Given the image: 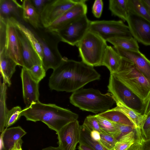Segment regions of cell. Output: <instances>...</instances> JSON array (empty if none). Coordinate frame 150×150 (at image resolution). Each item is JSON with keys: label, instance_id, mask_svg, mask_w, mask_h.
<instances>
[{"label": "cell", "instance_id": "6da1fadb", "mask_svg": "<svg viewBox=\"0 0 150 150\" xmlns=\"http://www.w3.org/2000/svg\"><path fill=\"white\" fill-rule=\"evenodd\" d=\"M100 77L93 67L82 61L63 57L50 76L49 86L51 90L73 93L89 83L99 79Z\"/></svg>", "mask_w": 150, "mask_h": 150}, {"label": "cell", "instance_id": "3957f363", "mask_svg": "<svg viewBox=\"0 0 150 150\" xmlns=\"http://www.w3.org/2000/svg\"><path fill=\"white\" fill-rule=\"evenodd\" d=\"M70 103L82 110L97 113L109 109L115 103L111 93L104 94L92 88H80L72 93Z\"/></svg>", "mask_w": 150, "mask_h": 150}, {"label": "cell", "instance_id": "5bb4252c", "mask_svg": "<svg viewBox=\"0 0 150 150\" xmlns=\"http://www.w3.org/2000/svg\"><path fill=\"white\" fill-rule=\"evenodd\" d=\"M87 0L80 1L68 10L46 28L48 30L56 32L79 18L86 15L87 7Z\"/></svg>", "mask_w": 150, "mask_h": 150}, {"label": "cell", "instance_id": "e0dca14e", "mask_svg": "<svg viewBox=\"0 0 150 150\" xmlns=\"http://www.w3.org/2000/svg\"><path fill=\"white\" fill-rule=\"evenodd\" d=\"M18 31L21 45L23 67L29 69L35 65L42 64L39 56L31 44L22 34Z\"/></svg>", "mask_w": 150, "mask_h": 150}, {"label": "cell", "instance_id": "44dd1931", "mask_svg": "<svg viewBox=\"0 0 150 150\" xmlns=\"http://www.w3.org/2000/svg\"><path fill=\"white\" fill-rule=\"evenodd\" d=\"M11 23L26 38L39 56L42 62L43 57L42 49L40 43L30 28L13 18L8 19Z\"/></svg>", "mask_w": 150, "mask_h": 150}, {"label": "cell", "instance_id": "9c48e42d", "mask_svg": "<svg viewBox=\"0 0 150 150\" xmlns=\"http://www.w3.org/2000/svg\"><path fill=\"white\" fill-rule=\"evenodd\" d=\"M91 21L86 15L56 32L61 41L76 46L89 30Z\"/></svg>", "mask_w": 150, "mask_h": 150}, {"label": "cell", "instance_id": "f1b7e54d", "mask_svg": "<svg viewBox=\"0 0 150 150\" xmlns=\"http://www.w3.org/2000/svg\"><path fill=\"white\" fill-rule=\"evenodd\" d=\"M6 84L3 81L0 82V131L2 132L4 129L5 123L6 115L9 111L6 104L7 91Z\"/></svg>", "mask_w": 150, "mask_h": 150}, {"label": "cell", "instance_id": "277c9868", "mask_svg": "<svg viewBox=\"0 0 150 150\" xmlns=\"http://www.w3.org/2000/svg\"><path fill=\"white\" fill-rule=\"evenodd\" d=\"M112 74L137 96L144 104L150 91V81L132 62L122 57L119 69Z\"/></svg>", "mask_w": 150, "mask_h": 150}, {"label": "cell", "instance_id": "83f0119b", "mask_svg": "<svg viewBox=\"0 0 150 150\" xmlns=\"http://www.w3.org/2000/svg\"><path fill=\"white\" fill-rule=\"evenodd\" d=\"M91 131L82 125L80 126V138L79 143L88 145L95 150H108L100 142L91 138Z\"/></svg>", "mask_w": 150, "mask_h": 150}, {"label": "cell", "instance_id": "e575fe53", "mask_svg": "<svg viewBox=\"0 0 150 150\" xmlns=\"http://www.w3.org/2000/svg\"><path fill=\"white\" fill-rule=\"evenodd\" d=\"M100 142L108 150H113L117 142L115 137L111 134L105 132L100 133Z\"/></svg>", "mask_w": 150, "mask_h": 150}, {"label": "cell", "instance_id": "d4e9b609", "mask_svg": "<svg viewBox=\"0 0 150 150\" xmlns=\"http://www.w3.org/2000/svg\"><path fill=\"white\" fill-rule=\"evenodd\" d=\"M109 9L112 15L126 21L129 11L128 0H110Z\"/></svg>", "mask_w": 150, "mask_h": 150}, {"label": "cell", "instance_id": "7bdbcfd3", "mask_svg": "<svg viewBox=\"0 0 150 150\" xmlns=\"http://www.w3.org/2000/svg\"><path fill=\"white\" fill-rule=\"evenodd\" d=\"M143 129L145 130L150 129V113L147 115V117L144 124Z\"/></svg>", "mask_w": 150, "mask_h": 150}, {"label": "cell", "instance_id": "52a82bcc", "mask_svg": "<svg viewBox=\"0 0 150 150\" xmlns=\"http://www.w3.org/2000/svg\"><path fill=\"white\" fill-rule=\"evenodd\" d=\"M108 88V91L114 98L143 114L144 104L143 101L112 74H110Z\"/></svg>", "mask_w": 150, "mask_h": 150}, {"label": "cell", "instance_id": "4dcf8cb0", "mask_svg": "<svg viewBox=\"0 0 150 150\" xmlns=\"http://www.w3.org/2000/svg\"><path fill=\"white\" fill-rule=\"evenodd\" d=\"M134 133L132 131L121 137L113 150H127L135 142Z\"/></svg>", "mask_w": 150, "mask_h": 150}, {"label": "cell", "instance_id": "74e56055", "mask_svg": "<svg viewBox=\"0 0 150 150\" xmlns=\"http://www.w3.org/2000/svg\"><path fill=\"white\" fill-rule=\"evenodd\" d=\"M103 6V2L102 0L94 1L92 7V12L96 18H100L101 15Z\"/></svg>", "mask_w": 150, "mask_h": 150}, {"label": "cell", "instance_id": "8992f818", "mask_svg": "<svg viewBox=\"0 0 150 150\" xmlns=\"http://www.w3.org/2000/svg\"><path fill=\"white\" fill-rule=\"evenodd\" d=\"M107 41L96 33L88 30L77 45L82 61L93 67L101 66Z\"/></svg>", "mask_w": 150, "mask_h": 150}, {"label": "cell", "instance_id": "ac0fdd59", "mask_svg": "<svg viewBox=\"0 0 150 150\" xmlns=\"http://www.w3.org/2000/svg\"><path fill=\"white\" fill-rule=\"evenodd\" d=\"M17 65V63L8 54L5 48L0 50L1 76L9 87L11 84V79Z\"/></svg>", "mask_w": 150, "mask_h": 150}, {"label": "cell", "instance_id": "ee69618b", "mask_svg": "<svg viewBox=\"0 0 150 150\" xmlns=\"http://www.w3.org/2000/svg\"><path fill=\"white\" fill-rule=\"evenodd\" d=\"M78 149L79 150H95L91 146L81 143H79Z\"/></svg>", "mask_w": 150, "mask_h": 150}, {"label": "cell", "instance_id": "603a6c76", "mask_svg": "<svg viewBox=\"0 0 150 150\" xmlns=\"http://www.w3.org/2000/svg\"><path fill=\"white\" fill-rule=\"evenodd\" d=\"M114 99L117 106L113 109L123 112L133 124L135 129L138 130L143 129L147 115L138 112L117 100L115 98Z\"/></svg>", "mask_w": 150, "mask_h": 150}, {"label": "cell", "instance_id": "836d02e7", "mask_svg": "<svg viewBox=\"0 0 150 150\" xmlns=\"http://www.w3.org/2000/svg\"><path fill=\"white\" fill-rule=\"evenodd\" d=\"M28 70L32 77L39 83L45 76L46 71L42 64L35 65Z\"/></svg>", "mask_w": 150, "mask_h": 150}, {"label": "cell", "instance_id": "f546056e", "mask_svg": "<svg viewBox=\"0 0 150 150\" xmlns=\"http://www.w3.org/2000/svg\"><path fill=\"white\" fill-rule=\"evenodd\" d=\"M129 10L150 22V15L142 0H128Z\"/></svg>", "mask_w": 150, "mask_h": 150}, {"label": "cell", "instance_id": "cb8c5ba5", "mask_svg": "<svg viewBox=\"0 0 150 150\" xmlns=\"http://www.w3.org/2000/svg\"><path fill=\"white\" fill-rule=\"evenodd\" d=\"M122 57L114 47L108 45L103 57L101 66L107 67L110 74L116 73L119 69Z\"/></svg>", "mask_w": 150, "mask_h": 150}, {"label": "cell", "instance_id": "60d3db41", "mask_svg": "<svg viewBox=\"0 0 150 150\" xmlns=\"http://www.w3.org/2000/svg\"><path fill=\"white\" fill-rule=\"evenodd\" d=\"M142 141L137 140L127 150H142Z\"/></svg>", "mask_w": 150, "mask_h": 150}, {"label": "cell", "instance_id": "2e32d148", "mask_svg": "<svg viewBox=\"0 0 150 150\" xmlns=\"http://www.w3.org/2000/svg\"><path fill=\"white\" fill-rule=\"evenodd\" d=\"M122 57L132 62L137 68L150 81V60L139 50H129L114 47Z\"/></svg>", "mask_w": 150, "mask_h": 150}, {"label": "cell", "instance_id": "ba28073f", "mask_svg": "<svg viewBox=\"0 0 150 150\" xmlns=\"http://www.w3.org/2000/svg\"><path fill=\"white\" fill-rule=\"evenodd\" d=\"M89 30L93 32L106 40L119 37H132L128 26L121 20L91 21Z\"/></svg>", "mask_w": 150, "mask_h": 150}, {"label": "cell", "instance_id": "d6a6232c", "mask_svg": "<svg viewBox=\"0 0 150 150\" xmlns=\"http://www.w3.org/2000/svg\"><path fill=\"white\" fill-rule=\"evenodd\" d=\"M22 110L19 106H16L9 110L5 118V127L7 128L17 121L22 116Z\"/></svg>", "mask_w": 150, "mask_h": 150}, {"label": "cell", "instance_id": "484cf974", "mask_svg": "<svg viewBox=\"0 0 150 150\" xmlns=\"http://www.w3.org/2000/svg\"><path fill=\"white\" fill-rule=\"evenodd\" d=\"M113 47H118L129 50H139V46L137 41L132 37H115L108 39Z\"/></svg>", "mask_w": 150, "mask_h": 150}, {"label": "cell", "instance_id": "4316f807", "mask_svg": "<svg viewBox=\"0 0 150 150\" xmlns=\"http://www.w3.org/2000/svg\"><path fill=\"white\" fill-rule=\"evenodd\" d=\"M98 114L112 122L134 127L133 125L128 117L123 112L119 110L112 108Z\"/></svg>", "mask_w": 150, "mask_h": 150}, {"label": "cell", "instance_id": "f35d334b", "mask_svg": "<svg viewBox=\"0 0 150 150\" xmlns=\"http://www.w3.org/2000/svg\"><path fill=\"white\" fill-rule=\"evenodd\" d=\"M33 4L40 14L46 4L50 0H31Z\"/></svg>", "mask_w": 150, "mask_h": 150}, {"label": "cell", "instance_id": "4fadbf2b", "mask_svg": "<svg viewBox=\"0 0 150 150\" xmlns=\"http://www.w3.org/2000/svg\"><path fill=\"white\" fill-rule=\"evenodd\" d=\"M80 126L76 120L68 123L57 132L58 146L62 150H76L79 142Z\"/></svg>", "mask_w": 150, "mask_h": 150}, {"label": "cell", "instance_id": "b9f144b4", "mask_svg": "<svg viewBox=\"0 0 150 150\" xmlns=\"http://www.w3.org/2000/svg\"><path fill=\"white\" fill-rule=\"evenodd\" d=\"M91 136L94 140L99 142L100 139V133L98 131L96 130H93L91 132Z\"/></svg>", "mask_w": 150, "mask_h": 150}, {"label": "cell", "instance_id": "7dc6e473", "mask_svg": "<svg viewBox=\"0 0 150 150\" xmlns=\"http://www.w3.org/2000/svg\"><path fill=\"white\" fill-rule=\"evenodd\" d=\"M42 150H62L59 146L58 147H54L50 146L47 147L43 149Z\"/></svg>", "mask_w": 150, "mask_h": 150}, {"label": "cell", "instance_id": "30bf717a", "mask_svg": "<svg viewBox=\"0 0 150 150\" xmlns=\"http://www.w3.org/2000/svg\"><path fill=\"white\" fill-rule=\"evenodd\" d=\"M81 0H50L40 14L42 25L45 28Z\"/></svg>", "mask_w": 150, "mask_h": 150}, {"label": "cell", "instance_id": "8d00e7d4", "mask_svg": "<svg viewBox=\"0 0 150 150\" xmlns=\"http://www.w3.org/2000/svg\"><path fill=\"white\" fill-rule=\"evenodd\" d=\"M116 124L117 131L115 137L117 141L122 136L132 131L133 129H135L134 127L127 125L116 123Z\"/></svg>", "mask_w": 150, "mask_h": 150}, {"label": "cell", "instance_id": "f6af8a7d", "mask_svg": "<svg viewBox=\"0 0 150 150\" xmlns=\"http://www.w3.org/2000/svg\"><path fill=\"white\" fill-rule=\"evenodd\" d=\"M23 141L22 139L16 143L11 150H22L21 146Z\"/></svg>", "mask_w": 150, "mask_h": 150}, {"label": "cell", "instance_id": "d590c367", "mask_svg": "<svg viewBox=\"0 0 150 150\" xmlns=\"http://www.w3.org/2000/svg\"><path fill=\"white\" fill-rule=\"evenodd\" d=\"M83 125L91 131L93 130H96L100 133L104 132L100 128L95 115H90L87 116L85 118Z\"/></svg>", "mask_w": 150, "mask_h": 150}, {"label": "cell", "instance_id": "8fae6325", "mask_svg": "<svg viewBox=\"0 0 150 150\" xmlns=\"http://www.w3.org/2000/svg\"><path fill=\"white\" fill-rule=\"evenodd\" d=\"M126 21L132 37L144 45H150V22L130 10Z\"/></svg>", "mask_w": 150, "mask_h": 150}, {"label": "cell", "instance_id": "ffe728a7", "mask_svg": "<svg viewBox=\"0 0 150 150\" xmlns=\"http://www.w3.org/2000/svg\"><path fill=\"white\" fill-rule=\"evenodd\" d=\"M26 132L21 127L6 128L1 135L2 142L4 150H11L15 144L22 139L21 138Z\"/></svg>", "mask_w": 150, "mask_h": 150}, {"label": "cell", "instance_id": "ab89813d", "mask_svg": "<svg viewBox=\"0 0 150 150\" xmlns=\"http://www.w3.org/2000/svg\"><path fill=\"white\" fill-rule=\"evenodd\" d=\"M150 113V91L144 104L143 114L147 115Z\"/></svg>", "mask_w": 150, "mask_h": 150}, {"label": "cell", "instance_id": "bcb514c9", "mask_svg": "<svg viewBox=\"0 0 150 150\" xmlns=\"http://www.w3.org/2000/svg\"><path fill=\"white\" fill-rule=\"evenodd\" d=\"M150 15V0H142Z\"/></svg>", "mask_w": 150, "mask_h": 150}, {"label": "cell", "instance_id": "7c38bea8", "mask_svg": "<svg viewBox=\"0 0 150 150\" xmlns=\"http://www.w3.org/2000/svg\"><path fill=\"white\" fill-rule=\"evenodd\" d=\"M6 20V50L18 65L23 67L21 45L18 30L8 19Z\"/></svg>", "mask_w": 150, "mask_h": 150}, {"label": "cell", "instance_id": "d6986e66", "mask_svg": "<svg viewBox=\"0 0 150 150\" xmlns=\"http://www.w3.org/2000/svg\"><path fill=\"white\" fill-rule=\"evenodd\" d=\"M13 18L21 22L22 6L16 0H0V18L7 20Z\"/></svg>", "mask_w": 150, "mask_h": 150}, {"label": "cell", "instance_id": "5b68a950", "mask_svg": "<svg viewBox=\"0 0 150 150\" xmlns=\"http://www.w3.org/2000/svg\"><path fill=\"white\" fill-rule=\"evenodd\" d=\"M30 28L41 46L43 53L42 63L45 71L50 69H55L63 59L58 49V44L61 41L59 36L57 32L42 26L37 29Z\"/></svg>", "mask_w": 150, "mask_h": 150}, {"label": "cell", "instance_id": "7402d4cb", "mask_svg": "<svg viewBox=\"0 0 150 150\" xmlns=\"http://www.w3.org/2000/svg\"><path fill=\"white\" fill-rule=\"evenodd\" d=\"M22 6V18L29 24L31 27L38 28L42 25L40 15L33 4L31 0H24Z\"/></svg>", "mask_w": 150, "mask_h": 150}, {"label": "cell", "instance_id": "7a4b0ae2", "mask_svg": "<svg viewBox=\"0 0 150 150\" xmlns=\"http://www.w3.org/2000/svg\"><path fill=\"white\" fill-rule=\"evenodd\" d=\"M21 115L27 120L42 121L56 132L79 117L78 114L68 109L55 104L43 103L39 101L26 107L22 110Z\"/></svg>", "mask_w": 150, "mask_h": 150}, {"label": "cell", "instance_id": "1f68e13d", "mask_svg": "<svg viewBox=\"0 0 150 150\" xmlns=\"http://www.w3.org/2000/svg\"><path fill=\"white\" fill-rule=\"evenodd\" d=\"M95 116L98 120L100 127L103 132L115 137L117 131L116 123L112 122L98 114L95 115Z\"/></svg>", "mask_w": 150, "mask_h": 150}, {"label": "cell", "instance_id": "9a60e30c", "mask_svg": "<svg viewBox=\"0 0 150 150\" xmlns=\"http://www.w3.org/2000/svg\"><path fill=\"white\" fill-rule=\"evenodd\" d=\"M21 76L24 101L26 107H28L39 101V83L32 77L28 69L25 67L22 69Z\"/></svg>", "mask_w": 150, "mask_h": 150}]
</instances>
